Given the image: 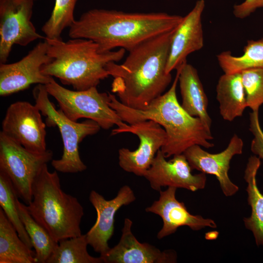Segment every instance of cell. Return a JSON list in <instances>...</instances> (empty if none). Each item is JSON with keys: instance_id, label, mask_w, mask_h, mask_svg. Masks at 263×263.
I'll list each match as a JSON object with an SVG mask.
<instances>
[{"instance_id": "6da1fadb", "label": "cell", "mask_w": 263, "mask_h": 263, "mask_svg": "<svg viewBox=\"0 0 263 263\" xmlns=\"http://www.w3.org/2000/svg\"><path fill=\"white\" fill-rule=\"evenodd\" d=\"M175 29L138 45L129 52L122 63L110 62L106 65L113 77L111 91L125 106L143 109L170 84L172 76L166 69Z\"/></svg>"}, {"instance_id": "7a4b0ae2", "label": "cell", "mask_w": 263, "mask_h": 263, "mask_svg": "<svg viewBox=\"0 0 263 263\" xmlns=\"http://www.w3.org/2000/svg\"><path fill=\"white\" fill-rule=\"evenodd\" d=\"M183 17L166 13H129L93 9L69 28L71 38L93 40L100 52L119 48L130 51L143 42L175 29Z\"/></svg>"}, {"instance_id": "3957f363", "label": "cell", "mask_w": 263, "mask_h": 263, "mask_svg": "<svg viewBox=\"0 0 263 263\" xmlns=\"http://www.w3.org/2000/svg\"><path fill=\"white\" fill-rule=\"evenodd\" d=\"M170 88L152 100L145 108L134 109L125 106L115 95L109 93L110 106L121 119L128 124L153 120L165 130L167 139L161 150L167 158L182 154L190 147L198 145L207 149L214 145L210 142L213 137L208 129L198 117L188 114L179 103L176 95L179 69Z\"/></svg>"}, {"instance_id": "277c9868", "label": "cell", "mask_w": 263, "mask_h": 263, "mask_svg": "<svg viewBox=\"0 0 263 263\" xmlns=\"http://www.w3.org/2000/svg\"><path fill=\"white\" fill-rule=\"evenodd\" d=\"M47 40L48 54L52 60L41 68L42 73L56 77L64 84L75 90L82 91L97 87L100 81L110 75L106 65L110 62H118L124 56L126 50L100 52L97 44L85 38Z\"/></svg>"}, {"instance_id": "5b68a950", "label": "cell", "mask_w": 263, "mask_h": 263, "mask_svg": "<svg viewBox=\"0 0 263 263\" xmlns=\"http://www.w3.org/2000/svg\"><path fill=\"white\" fill-rule=\"evenodd\" d=\"M32 194V202L26 205L28 211L53 240L58 243L82 234L83 208L76 197L61 189L57 172H50L47 164L36 177Z\"/></svg>"}, {"instance_id": "8992f818", "label": "cell", "mask_w": 263, "mask_h": 263, "mask_svg": "<svg viewBox=\"0 0 263 263\" xmlns=\"http://www.w3.org/2000/svg\"><path fill=\"white\" fill-rule=\"evenodd\" d=\"M35 105L41 114L46 117L49 127H57L63 145L60 159L52 160L51 165L56 170L63 173H77L84 171L87 166L81 160L79 144L87 136L97 133L101 129L94 121L87 119L77 122L68 118L59 109L56 110L50 101L45 85L37 84L33 90Z\"/></svg>"}, {"instance_id": "52a82bcc", "label": "cell", "mask_w": 263, "mask_h": 263, "mask_svg": "<svg viewBox=\"0 0 263 263\" xmlns=\"http://www.w3.org/2000/svg\"><path fill=\"white\" fill-rule=\"evenodd\" d=\"M49 95L58 102L60 109L70 119L76 121L85 118L96 122L101 128L108 130L116 125L112 135L119 134L128 127L109 104V93L99 92L96 87L82 91L71 90L53 78L45 85Z\"/></svg>"}, {"instance_id": "ba28073f", "label": "cell", "mask_w": 263, "mask_h": 263, "mask_svg": "<svg viewBox=\"0 0 263 263\" xmlns=\"http://www.w3.org/2000/svg\"><path fill=\"white\" fill-rule=\"evenodd\" d=\"M53 156L49 150L42 153L31 151L0 132V171L8 177L18 197L26 205L32 202L36 177Z\"/></svg>"}, {"instance_id": "9c48e42d", "label": "cell", "mask_w": 263, "mask_h": 263, "mask_svg": "<svg viewBox=\"0 0 263 263\" xmlns=\"http://www.w3.org/2000/svg\"><path fill=\"white\" fill-rule=\"evenodd\" d=\"M34 0H0V62L5 63L14 44L27 46L45 38L31 22Z\"/></svg>"}, {"instance_id": "30bf717a", "label": "cell", "mask_w": 263, "mask_h": 263, "mask_svg": "<svg viewBox=\"0 0 263 263\" xmlns=\"http://www.w3.org/2000/svg\"><path fill=\"white\" fill-rule=\"evenodd\" d=\"M35 104L19 101L6 110L1 124V132L27 150L36 153L47 150L46 123Z\"/></svg>"}, {"instance_id": "8fae6325", "label": "cell", "mask_w": 263, "mask_h": 263, "mask_svg": "<svg viewBox=\"0 0 263 263\" xmlns=\"http://www.w3.org/2000/svg\"><path fill=\"white\" fill-rule=\"evenodd\" d=\"M47 40L38 42L20 60L0 65V95L8 96L27 89L33 84H48L53 77L44 75L42 66L50 62Z\"/></svg>"}, {"instance_id": "7c38bea8", "label": "cell", "mask_w": 263, "mask_h": 263, "mask_svg": "<svg viewBox=\"0 0 263 263\" xmlns=\"http://www.w3.org/2000/svg\"><path fill=\"white\" fill-rule=\"evenodd\" d=\"M123 132L136 135L140 143L134 150L125 148L119 150V165L125 171L144 176L157 152L165 145L166 132L160 125L150 120L129 124L120 133Z\"/></svg>"}, {"instance_id": "4fadbf2b", "label": "cell", "mask_w": 263, "mask_h": 263, "mask_svg": "<svg viewBox=\"0 0 263 263\" xmlns=\"http://www.w3.org/2000/svg\"><path fill=\"white\" fill-rule=\"evenodd\" d=\"M161 150L156 153L144 177L150 187L160 191L162 187H172L196 191L205 188L206 174H193L192 169L183 153L173 156L167 161Z\"/></svg>"}, {"instance_id": "5bb4252c", "label": "cell", "mask_w": 263, "mask_h": 263, "mask_svg": "<svg viewBox=\"0 0 263 263\" xmlns=\"http://www.w3.org/2000/svg\"><path fill=\"white\" fill-rule=\"evenodd\" d=\"M243 146V140L234 134L226 149L219 153H209L201 146L194 145L187 149L183 154L192 170L215 176L223 194L230 197L239 190L238 186L228 176L230 161L233 156L242 153Z\"/></svg>"}, {"instance_id": "9a60e30c", "label": "cell", "mask_w": 263, "mask_h": 263, "mask_svg": "<svg viewBox=\"0 0 263 263\" xmlns=\"http://www.w3.org/2000/svg\"><path fill=\"white\" fill-rule=\"evenodd\" d=\"M136 199L132 189L127 185L122 187L113 199L107 200L94 190H92L89 200L95 208L97 218L93 226L86 234L88 244L101 255L110 247L108 241L114 231L115 214L122 206L130 204Z\"/></svg>"}, {"instance_id": "2e32d148", "label": "cell", "mask_w": 263, "mask_h": 263, "mask_svg": "<svg viewBox=\"0 0 263 263\" xmlns=\"http://www.w3.org/2000/svg\"><path fill=\"white\" fill-rule=\"evenodd\" d=\"M205 7L204 0H197L193 8L174 29L171 36L166 65V72L187 62L188 56L201 50L204 46V33L202 16Z\"/></svg>"}, {"instance_id": "e0dca14e", "label": "cell", "mask_w": 263, "mask_h": 263, "mask_svg": "<svg viewBox=\"0 0 263 263\" xmlns=\"http://www.w3.org/2000/svg\"><path fill=\"white\" fill-rule=\"evenodd\" d=\"M176 190V188L172 187H168L164 191L161 190L158 200L145 209L147 212L159 215L163 221L162 227L157 235L158 239L174 233L181 226H187L194 231L206 227L212 228L217 227L212 219L190 214L185 204L177 200Z\"/></svg>"}, {"instance_id": "ac0fdd59", "label": "cell", "mask_w": 263, "mask_h": 263, "mask_svg": "<svg viewBox=\"0 0 263 263\" xmlns=\"http://www.w3.org/2000/svg\"><path fill=\"white\" fill-rule=\"evenodd\" d=\"M132 221L125 218L119 243L101 255L105 263H175L172 250L161 251L148 243L139 242L132 232Z\"/></svg>"}, {"instance_id": "d6986e66", "label": "cell", "mask_w": 263, "mask_h": 263, "mask_svg": "<svg viewBox=\"0 0 263 263\" xmlns=\"http://www.w3.org/2000/svg\"><path fill=\"white\" fill-rule=\"evenodd\" d=\"M178 69L182 107L190 115L199 118L211 130L212 120L207 112L208 99L197 70L187 62Z\"/></svg>"}, {"instance_id": "ffe728a7", "label": "cell", "mask_w": 263, "mask_h": 263, "mask_svg": "<svg viewBox=\"0 0 263 263\" xmlns=\"http://www.w3.org/2000/svg\"><path fill=\"white\" fill-rule=\"evenodd\" d=\"M260 166L261 159L255 155L250 156L244 176L247 183L248 204L251 210L250 215L243 219L244 224L245 227L252 232L258 246H263V194L258 188L256 180Z\"/></svg>"}, {"instance_id": "44dd1931", "label": "cell", "mask_w": 263, "mask_h": 263, "mask_svg": "<svg viewBox=\"0 0 263 263\" xmlns=\"http://www.w3.org/2000/svg\"><path fill=\"white\" fill-rule=\"evenodd\" d=\"M216 98L220 113L225 121H232L243 115L247 108L241 74H224L216 86Z\"/></svg>"}, {"instance_id": "7402d4cb", "label": "cell", "mask_w": 263, "mask_h": 263, "mask_svg": "<svg viewBox=\"0 0 263 263\" xmlns=\"http://www.w3.org/2000/svg\"><path fill=\"white\" fill-rule=\"evenodd\" d=\"M0 263H37L35 251L20 239L1 207Z\"/></svg>"}, {"instance_id": "603a6c76", "label": "cell", "mask_w": 263, "mask_h": 263, "mask_svg": "<svg viewBox=\"0 0 263 263\" xmlns=\"http://www.w3.org/2000/svg\"><path fill=\"white\" fill-rule=\"evenodd\" d=\"M218 64L225 74H235L252 68H263V38L249 40L240 56L232 55L230 51L217 56Z\"/></svg>"}, {"instance_id": "cb8c5ba5", "label": "cell", "mask_w": 263, "mask_h": 263, "mask_svg": "<svg viewBox=\"0 0 263 263\" xmlns=\"http://www.w3.org/2000/svg\"><path fill=\"white\" fill-rule=\"evenodd\" d=\"M20 219L35 249L37 263L46 262L58 244L48 232L30 214L27 206L17 200Z\"/></svg>"}, {"instance_id": "d4e9b609", "label": "cell", "mask_w": 263, "mask_h": 263, "mask_svg": "<svg viewBox=\"0 0 263 263\" xmlns=\"http://www.w3.org/2000/svg\"><path fill=\"white\" fill-rule=\"evenodd\" d=\"M86 234L58 242L46 263H102V258L91 256L87 251Z\"/></svg>"}, {"instance_id": "484cf974", "label": "cell", "mask_w": 263, "mask_h": 263, "mask_svg": "<svg viewBox=\"0 0 263 263\" xmlns=\"http://www.w3.org/2000/svg\"><path fill=\"white\" fill-rule=\"evenodd\" d=\"M18 196L8 177L0 171V205L5 215L14 226L19 237L32 249L33 245L19 214Z\"/></svg>"}, {"instance_id": "4316f807", "label": "cell", "mask_w": 263, "mask_h": 263, "mask_svg": "<svg viewBox=\"0 0 263 263\" xmlns=\"http://www.w3.org/2000/svg\"><path fill=\"white\" fill-rule=\"evenodd\" d=\"M77 0H55L54 7L48 20L41 30L45 38L49 39H62L63 31L70 27L75 20L74 11Z\"/></svg>"}, {"instance_id": "83f0119b", "label": "cell", "mask_w": 263, "mask_h": 263, "mask_svg": "<svg viewBox=\"0 0 263 263\" xmlns=\"http://www.w3.org/2000/svg\"><path fill=\"white\" fill-rule=\"evenodd\" d=\"M247 107L259 111L263 104V68L246 69L241 73Z\"/></svg>"}, {"instance_id": "f1b7e54d", "label": "cell", "mask_w": 263, "mask_h": 263, "mask_svg": "<svg viewBox=\"0 0 263 263\" xmlns=\"http://www.w3.org/2000/svg\"><path fill=\"white\" fill-rule=\"evenodd\" d=\"M249 130L253 138L250 149L252 152L263 161V131L261 127L259 111H252L249 113Z\"/></svg>"}, {"instance_id": "f546056e", "label": "cell", "mask_w": 263, "mask_h": 263, "mask_svg": "<svg viewBox=\"0 0 263 263\" xmlns=\"http://www.w3.org/2000/svg\"><path fill=\"white\" fill-rule=\"evenodd\" d=\"M262 7H263V0H244L234 5L233 13L236 18L243 19Z\"/></svg>"}, {"instance_id": "4dcf8cb0", "label": "cell", "mask_w": 263, "mask_h": 263, "mask_svg": "<svg viewBox=\"0 0 263 263\" xmlns=\"http://www.w3.org/2000/svg\"></svg>"}]
</instances>
